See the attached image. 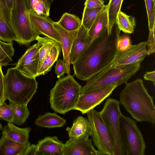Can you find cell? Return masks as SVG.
I'll list each match as a JSON object with an SVG mask.
<instances>
[{"label":"cell","mask_w":155,"mask_h":155,"mask_svg":"<svg viewBox=\"0 0 155 155\" xmlns=\"http://www.w3.org/2000/svg\"><path fill=\"white\" fill-rule=\"evenodd\" d=\"M117 28L115 33L107 32L93 41L72 64L74 75L81 80L87 81L107 66L112 60L120 37Z\"/></svg>","instance_id":"1"},{"label":"cell","mask_w":155,"mask_h":155,"mask_svg":"<svg viewBox=\"0 0 155 155\" xmlns=\"http://www.w3.org/2000/svg\"><path fill=\"white\" fill-rule=\"evenodd\" d=\"M119 94V103L133 118L140 122L155 124L153 98L140 78L127 82Z\"/></svg>","instance_id":"2"},{"label":"cell","mask_w":155,"mask_h":155,"mask_svg":"<svg viewBox=\"0 0 155 155\" xmlns=\"http://www.w3.org/2000/svg\"><path fill=\"white\" fill-rule=\"evenodd\" d=\"M4 82L6 100L16 104H28L38 87L35 78L26 76L15 68L8 69Z\"/></svg>","instance_id":"3"},{"label":"cell","mask_w":155,"mask_h":155,"mask_svg":"<svg viewBox=\"0 0 155 155\" xmlns=\"http://www.w3.org/2000/svg\"><path fill=\"white\" fill-rule=\"evenodd\" d=\"M81 86L71 75L59 79L50 91L51 108L61 114L74 110L81 94Z\"/></svg>","instance_id":"4"},{"label":"cell","mask_w":155,"mask_h":155,"mask_svg":"<svg viewBox=\"0 0 155 155\" xmlns=\"http://www.w3.org/2000/svg\"><path fill=\"white\" fill-rule=\"evenodd\" d=\"M140 64H134L111 68L99 76L91 78L82 87L84 94L102 89L115 84L126 83L140 69Z\"/></svg>","instance_id":"5"},{"label":"cell","mask_w":155,"mask_h":155,"mask_svg":"<svg viewBox=\"0 0 155 155\" xmlns=\"http://www.w3.org/2000/svg\"><path fill=\"white\" fill-rule=\"evenodd\" d=\"M11 23L18 43L27 45L39 35L30 21L25 0H14L11 11Z\"/></svg>","instance_id":"6"},{"label":"cell","mask_w":155,"mask_h":155,"mask_svg":"<svg viewBox=\"0 0 155 155\" xmlns=\"http://www.w3.org/2000/svg\"><path fill=\"white\" fill-rule=\"evenodd\" d=\"M119 102L108 98L106 101L99 115L113 139L114 143V155H125L122 144L120 130V118L122 114Z\"/></svg>","instance_id":"7"},{"label":"cell","mask_w":155,"mask_h":155,"mask_svg":"<svg viewBox=\"0 0 155 155\" xmlns=\"http://www.w3.org/2000/svg\"><path fill=\"white\" fill-rule=\"evenodd\" d=\"M120 130L123 149L126 155H144L146 145L143 135L135 122L121 114Z\"/></svg>","instance_id":"8"},{"label":"cell","mask_w":155,"mask_h":155,"mask_svg":"<svg viewBox=\"0 0 155 155\" xmlns=\"http://www.w3.org/2000/svg\"><path fill=\"white\" fill-rule=\"evenodd\" d=\"M92 141L103 155H114V143L107 127L101 119L98 112L93 109L87 113Z\"/></svg>","instance_id":"9"},{"label":"cell","mask_w":155,"mask_h":155,"mask_svg":"<svg viewBox=\"0 0 155 155\" xmlns=\"http://www.w3.org/2000/svg\"><path fill=\"white\" fill-rule=\"evenodd\" d=\"M147 55V41L135 45H131L127 49L124 51L117 48L112 61L94 76H99L111 68L134 64H140Z\"/></svg>","instance_id":"10"},{"label":"cell","mask_w":155,"mask_h":155,"mask_svg":"<svg viewBox=\"0 0 155 155\" xmlns=\"http://www.w3.org/2000/svg\"><path fill=\"white\" fill-rule=\"evenodd\" d=\"M118 85L115 84L92 92L81 94L74 110L80 111L82 114L100 104L108 97Z\"/></svg>","instance_id":"11"},{"label":"cell","mask_w":155,"mask_h":155,"mask_svg":"<svg viewBox=\"0 0 155 155\" xmlns=\"http://www.w3.org/2000/svg\"><path fill=\"white\" fill-rule=\"evenodd\" d=\"M38 47L35 44L29 48L15 64L16 69L26 76L38 77Z\"/></svg>","instance_id":"12"},{"label":"cell","mask_w":155,"mask_h":155,"mask_svg":"<svg viewBox=\"0 0 155 155\" xmlns=\"http://www.w3.org/2000/svg\"><path fill=\"white\" fill-rule=\"evenodd\" d=\"M63 155H103L94 147L89 137L69 139L63 144Z\"/></svg>","instance_id":"13"},{"label":"cell","mask_w":155,"mask_h":155,"mask_svg":"<svg viewBox=\"0 0 155 155\" xmlns=\"http://www.w3.org/2000/svg\"><path fill=\"white\" fill-rule=\"evenodd\" d=\"M31 22L35 29L39 35H43L61 45L58 32L54 27V21L49 16L29 13Z\"/></svg>","instance_id":"14"},{"label":"cell","mask_w":155,"mask_h":155,"mask_svg":"<svg viewBox=\"0 0 155 155\" xmlns=\"http://www.w3.org/2000/svg\"><path fill=\"white\" fill-rule=\"evenodd\" d=\"M0 39L8 43L18 42L12 27L11 11L4 0H0Z\"/></svg>","instance_id":"15"},{"label":"cell","mask_w":155,"mask_h":155,"mask_svg":"<svg viewBox=\"0 0 155 155\" xmlns=\"http://www.w3.org/2000/svg\"><path fill=\"white\" fill-rule=\"evenodd\" d=\"M53 25L60 37L66 73L68 75L70 74L71 52L73 42L78 29L74 31H68L63 28L57 22H54Z\"/></svg>","instance_id":"16"},{"label":"cell","mask_w":155,"mask_h":155,"mask_svg":"<svg viewBox=\"0 0 155 155\" xmlns=\"http://www.w3.org/2000/svg\"><path fill=\"white\" fill-rule=\"evenodd\" d=\"M88 30L82 24L73 42L70 55V63L73 64L92 41Z\"/></svg>","instance_id":"17"},{"label":"cell","mask_w":155,"mask_h":155,"mask_svg":"<svg viewBox=\"0 0 155 155\" xmlns=\"http://www.w3.org/2000/svg\"><path fill=\"white\" fill-rule=\"evenodd\" d=\"M63 144L56 136L45 137L36 145V155H63Z\"/></svg>","instance_id":"18"},{"label":"cell","mask_w":155,"mask_h":155,"mask_svg":"<svg viewBox=\"0 0 155 155\" xmlns=\"http://www.w3.org/2000/svg\"><path fill=\"white\" fill-rule=\"evenodd\" d=\"M31 130L30 127L21 128L13 123H8L3 129L2 134L16 142L30 145L29 138Z\"/></svg>","instance_id":"19"},{"label":"cell","mask_w":155,"mask_h":155,"mask_svg":"<svg viewBox=\"0 0 155 155\" xmlns=\"http://www.w3.org/2000/svg\"><path fill=\"white\" fill-rule=\"evenodd\" d=\"M69 139L78 137H89L91 129L87 118L78 116L74 121L71 127L66 129Z\"/></svg>","instance_id":"20"},{"label":"cell","mask_w":155,"mask_h":155,"mask_svg":"<svg viewBox=\"0 0 155 155\" xmlns=\"http://www.w3.org/2000/svg\"><path fill=\"white\" fill-rule=\"evenodd\" d=\"M30 145L16 142L2 134L0 139V155H24Z\"/></svg>","instance_id":"21"},{"label":"cell","mask_w":155,"mask_h":155,"mask_svg":"<svg viewBox=\"0 0 155 155\" xmlns=\"http://www.w3.org/2000/svg\"><path fill=\"white\" fill-rule=\"evenodd\" d=\"M108 24L107 9L97 17L88 30V35L92 41L107 32Z\"/></svg>","instance_id":"22"},{"label":"cell","mask_w":155,"mask_h":155,"mask_svg":"<svg viewBox=\"0 0 155 155\" xmlns=\"http://www.w3.org/2000/svg\"><path fill=\"white\" fill-rule=\"evenodd\" d=\"M66 123V120L56 113L47 112L38 116L35 123L38 126L48 128L61 127Z\"/></svg>","instance_id":"23"},{"label":"cell","mask_w":155,"mask_h":155,"mask_svg":"<svg viewBox=\"0 0 155 155\" xmlns=\"http://www.w3.org/2000/svg\"><path fill=\"white\" fill-rule=\"evenodd\" d=\"M61 48V45L56 42L39 69L37 74L38 76L45 74L51 70L58 59Z\"/></svg>","instance_id":"24"},{"label":"cell","mask_w":155,"mask_h":155,"mask_svg":"<svg viewBox=\"0 0 155 155\" xmlns=\"http://www.w3.org/2000/svg\"><path fill=\"white\" fill-rule=\"evenodd\" d=\"M38 47L39 61L38 72L52 46L56 41L48 37L38 36L36 39Z\"/></svg>","instance_id":"25"},{"label":"cell","mask_w":155,"mask_h":155,"mask_svg":"<svg viewBox=\"0 0 155 155\" xmlns=\"http://www.w3.org/2000/svg\"><path fill=\"white\" fill-rule=\"evenodd\" d=\"M116 22L120 31L129 34L133 33L136 26L134 17L127 15L120 11L117 15Z\"/></svg>","instance_id":"26"},{"label":"cell","mask_w":155,"mask_h":155,"mask_svg":"<svg viewBox=\"0 0 155 155\" xmlns=\"http://www.w3.org/2000/svg\"><path fill=\"white\" fill-rule=\"evenodd\" d=\"M27 105L16 104L9 102V105L13 115V123L18 125H21L26 121L30 114Z\"/></svg>","instance_id":"27"},{"label":"cell","mask_w":155,"mask_h":155,"mask_svg":"<svg viewBox=\"0 0 155 155\" xmlns=\"http://www.w3.org/2000/svg\"><path fill=\"white\" fill-rule=\"evenodd\" d=\"M57 23L63 28L68 31L78 30L82 25L80 18L74 15L65 12Z\"/></svg>","instance_id":"28"},{"label":"cell","mask_w":155,"mask_h":155,"mask_svg":"<svg viewBox=\"0 0 155 155\" xmlns=\"http://www.w3.org/2000/svg\"><path fill=\"white\" fill-rule=\"evenodd\" d=\"M123 0H110L107 5V12L108 24L107 33L110 35L112 32L113 27L116 22L119 12L120 11Z\"/></svg>","instance_id":"29"},{"label":"cell","mask_w":155,"mask_h":155,"mask_svg":"<svg viewBox=\"0 0 155 155\" xmlns=\"http://www.w3.org/2000/svg\"><path fill=\"white\" fill-rule=\"evenodd\" d=\"M107 8V5L98 8H88L84 7L82 14V24L88 30L97 17Z\"/></svg>","instance_id":"30"},{"label":"cell","mask_w":155,"mask_h":155,"mask_svg":"<svg viewBox=\"0 0 155 155\" xmlns=\"http://www.w3.org/2000/svg\"><path fill=\"white\" fill-rule=\"evenodd\" d=\"M14 50L12 42L5 43L0 40V65H7L12 61Z\"/></svg>","instance_id":"31"},{"label":"cell","mask_w":155,"mask_h":155,"mask_svg":"<svg viewBox=\"0 0 155 155\" xmlns=\"http://www.w3.org/2000/svg\"><path fill=\"white\" fill-rule=\"evenodd\" d=\"M25 2L29 13L49 16L42 0H25Z\"/></svg>","instance_id":"32"},{"label":"cell","mask_w":155,"mask_h":155,"mask_svg":"<svg viewBox=\"0 0 155 155\" xmlns=\"http://www.w3.org/2000/svg\"><path fill=\"white\" fill-rule=\"evenodd\" d=\"M147 15L149 31H155V0H144Z\"/></svg>","instance_id":"33"},{"label":"cell","mask_w":155,"mask_h":155,"mask_svg":"<svg viewBox=\"0 0 155 155\" xmlns=\"http://www.w3.org/2000/svg\"><path fill=\"white\" fill-rule=\"evenodd\" d=\"M0 119L8 123H13V115L10 105L5 102L0 105Z\"/></svg>","instance_id":"34"},{"label":"cell","mask_w":155,"mask_h":155,"mask_svg":"<svg viewBox=\"0 0 155 155\" xmlns=\"http://www.w3.org/2000/svg\"><path fill=\"white\" fill-rule=\"evenodd\" d=\"M130 37L127 35H124L119 37L118 40L117 48L120 51H124L127 49L131 45Z\"/></svg>","instance_id":"35"},{"label":"cell","mask_w":155,"mask_h":155,"mask_svg":"<svg viewBox=\"0 0 155 155\" xmlns=\"http://www.w3.org/2000/svg\"><path fill=\"white\" fill-rule=\"evenodd\" d=\"M55 66V73L58 78H59L65 73H66L64 61L61 59H58Z\"/></svg>","instance_id":"36"},{"label":"cell","mask_w":155,"mask_h":155,"mask_svg":"<svg viewBox=\"0 0 155 155\" xmlns=\"http://www.w3.org/2000/svg\"><path fill=\"white\" fill-rule=\"evenodd\" d=\"M2 66L0 65V105L3 103L6 100L4 89V75L2 70Z\"/></svg>","instance_id":"37"},{"label":"cell","mask_w":155,"mask_h":155,"mask_svg":"<svg viewBox=\"0 0 155 155\" xmlns=\"http://www.w3.org/2000/svg\"><path fill=\"white\" fill-rule=\"evenodd\" d=\"M105 6L102 0H86L84 3V7L88 8H98Z\"/></svg>","instance_id":"38"},{"label":"cell","mask_w":155,"mask_h":155,"mask_svg":"<svg viewBox=\"0 0 155 155\" xmlns=\"http://www.w3.org/2000/svg\"><path fill=\"white\" fill-rule=\"evenodd\" d=\"M145 80L152 81L155 86V71H147L143 75Z\"/></svg>","instance_id":"39"},{"label":"cell","mask_w":155,"mask_h":155,"mask_svg":"<svg viewBox=\"0 0 155 155\" xmlns=\"http://www.w3.org/2000/svg\"><path fill=\"white\" fill-rule=\"evenodd\" d=\"M37 148L35 144L31 145L27 148L24 155H36Z\"/></svg>","instance_id":"40"},{"label":"cell","mask_w":155,"mask_h":155,"mask_svg":"<svg viewBox=\"0 0 155 155\" xmlns=\"http://www.w3.org/2000/svg\"><path fill=\"white\" fill-rule=\"evenodd\" d=\"M47 12L49 14L50 6L54 0H42Z\"/></svg>","instance_id":"41"},{"label":"cell","mask_w":155,"mask_h":155,"mask_svg":"<svg viewBox=\"0 0 155 155\" xmlns=\"http://www.w3.org/2000/svg\"><path fill=\"white\" fill-rule=\"evenodd\" d=\"M14 0H4L7 5L11 11L14 4Z\"/></svg>","instance_id":"42"},{"label":"cell","mask_w":155,"mask_h":155,"mask_svg":"<svg viewBox=\"0 0 155 155\" xmlns=\"http://www.w3.org/2000/svg\"><path fill=\"white\" fill-rule=\"evenodd\" d=\"M3 128L2 127V126L1 124V123L0 122V130H2Z\"/></svg>","instance_id":"43"},{"label":"cell","mask_w":155,"mask_h":155,"mask_svg":"<svg viewBox=\"0 0 155 155\" xmlns=\"http://www.w3.org/2000/svg\"><path fill=\"white\" fill-rule=\"evenodd\" d=\"M103 0V1H104V0Z\"/></svg>","instance_id":"44"}]
</instances>
